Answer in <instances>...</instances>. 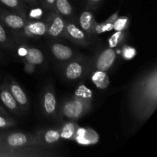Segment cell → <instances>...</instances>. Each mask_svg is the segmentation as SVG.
Returning a JSON list of instances; mask_svg holds the SVG:
<instances>
[{"label":"cell","instance_id":"1","mask_svg":"<svg viewBox=\"0 0 157 157\" xmlns=\"http://www.w3.org/2000/svg\"><path fill=\"white\" fill-rule=\"evenodd\" d=\"M116 58V53L112 48H108L103 52L97 61V68L100 71H106L112 65Z\"/></svg>","mask_w":157,"mask_h":157},{"label":"cell","instance_id":"2","mask_svg":"<svg viewBox=\"0 0 157 157\" xmlns=\"http://www.w3.org/2000/svg\"><path fill=\"white\" fill-rule=\"evenodd\" d=\"M84 110L82 103L78 101H72L66 103L64 106V114L71 119H75L81 115Z\"/></svg>","mask_w":157,"mask_h":157},{"label":"cell","instance_id":"3","mask_svg":"<svg viewBox=\"0 0 157 157\" xmlns=\"http://www.w3.org/2000/svg\"><path fill=\"white\" fill-rule=\"evenodd\" d=\"M52 52L58 59L66 61L71 58L73 52L67 46L61 44H55L52 46Z\"/></svg>","mask_w":157,"mask_h":157},{"label":"cell","instance_id":"4","mask_svg":"<svg viewBox=\"0 0 157 157\" xmlns=\"http://www.w3.org/2000/svg\"><path fill=\"white\" fill-rule=\"evenodd\" d=\"M25 59L32 64H40L44 61L42 52L37 48H29L26 51Z\"/></svg>","mask_w":157,"mask_h":157},{"label":"cell","instance_id":"5","mask_svg":"<svg viewBox=\"0 0 157 157\" xmlns=\"http://www.w3.org/2000/svg\"><path fill=\"white\" fill-rule=\"evenodd\" d=\"M83 71L82 66L76 62L71 63L66 69V76L68 79H77L81 75Z\"/></svg>","mask_w":157,"mask_h":157},{"label":"cell","instance_id":"6","mask_svg":"<svg viewBox=\"0 0 157 157\" xmlns=\"http://www.w3.org/2000/svg\"><path fill=\"white\" fill-rule=\"evenodd\" d=\"M4 21L9 27L12 29H20L25 25V21L22 18H21L19 15L12 14L6 15L4 18Z\"/></svg>","mask_w":157,"mask_h":157},{"label":"cell","instance_id":"7","mask_svg":"<svg viewBox=\"0 0 157 157\" xmlns=\"http://www.w3.org/2000/svg\"><path fill=\"white\" fill-rule=\"evenodd\" d=\"M0 98L3 104L9 109L14 110L17 107L16 101L11 92L7 90H2L0 92Z\"/></svg>","mask_w":157,"mask_h":157},{"label":"cell","instance_id":"8","mask_svg":"<svg viewBox=\"0 0 157 157\" xmlns=\"http://www.w3.org/2000/svg\"><path fill=\"white\" fill-rule=\"evenodd\" d=\"M7 141L12 147H21L27 143V137L21 133H15L9 135Z\"/></svg>","mask_w":157,"mask_h":157},{"label":"cell","instance_id":"9","mask_svg":"<svg viewBox=\"0 0 157 157\" xmlns=\"http://www.w3.org/2000/svg\"><path fill=\"white\" fill-rule=\"evenodd\" d=\"M44 110L47 113H52L56 108V100L55 95L52 92H47L44 98Z\"/></svg>","mask_w":157,"mask_h":157},{"label":"cell","instance_id":"10","mask_svg":"<svg viewBox=\"0 0 157 157\" xmlns=\"http://www.w3.org/2000/svg\"><path fill=\"white\" fill-rule=\"evenodd\" d=\"M11 93L13 95L15 98V101L18 103V104L24 105L27 103V97H26L25 94L22 90V89L17 84H12L11 86Z\"/></svg>","mask_w":157,"mask_h":157},{"label":"cell","instance_id":"11","mask_svg":"<svg viewBox=\"0 0 157 157\" xmlns=\"http://www.w3.org/2000/svg\"><path fill=\"white\" fill-rule=\"evenodd\" d=\"M64 24L63 20L60 17H56L49 29V34L53 37L58 36L64 30Z\"/></svg>","mask_w":157,"mask_h":157},{"label":"cell","instance_id":"12","mask_svg":"<svg viewBox=\"0 0 157 157\" xmlns=\"http://www.w3.org/2000/svg\"><path fill=\"white\" fill-rule=\"evenodd\" d=\"M29 32L36 35H43L46 32V25L42 21L31 23L28 28Z\"/></svg>","mask_w":157,"mask_h":157},{"label":"cell","instance_id":"13","mask_svg":"<svg viewBox=\"0 0 157 157\" xmlns=\"http://www.w3.org/2000/svg\"><path fill=\"white\" fill-rule=\"evenodd\" d=\"M93 15L90 12H84L80 17V24L84 31H90L92 25Z\"/></svg>","mask_w":157,"mask_h":157},{"label":"cell","instance_id":"14","mask_svg":"<svg viewBox=\"0 0 157 157\" xmlns=\"http://www.w3.org/2000/svg\"><path fill=\"white\" fill-rule=\"evenodd\" d=\"M55 5L58 11L64 15H68L71 13L72 7L67 0H55Z\"/></svg>","mask_w":157,"mask_h":157},{"label":"cell","instance_id":"15","mask_svg":"<svg viewBox=\"0 0 157 157\" xmlns=\"http://www.w3.org/2000/svg\"><path fill=\"white\" fill-rule=\"evenodd\" d=\"M67 31L69 35L75 39L81 40L85 38L84 32L78 29L77 26H75L74 24H68L67 26Z\"/></svg>","mask_w":157,"mask_h":157},{"label":"cell","instance_id":"16","mask_svg":"<svg viewBox=\"0 0 157 157\" xmlns=\"http://www.w3.org/2000/svg\"><path fill=\"white\" fill-rule=\"evenodd\" d=\"M60 137H61V135H60V133L58 131H55V130H49V131H48L45 133L44 140L48 144H53V143L58 141L60 139Z\"/></svg>","mask_w":157,"mask_h":157},{"label":"cell","instance_id":"17","mask_svg":"<svg viewBox=\"0 0 157 157\" xmlns=\"http://www.w3.org/2000/svg\"><path fill=\"white\" fill-rule=\"evenodd\" d=\"M75 127L73 124H67L64 127L62 130V133H61V136L64 139H69L72 136V135L75 133Z\"/></svg>","mask_w":157,"mask_h":157},{"label":"cell","instance_id":"18","mask_svg":"<svg viewBox=\"0 0 157 157\" xmlns=\"http://www.w3.org/2000/svg\"><path fill=\"white\" fill-rule=\"evenodd\" d=\"M136 55V51L134 48H126L124 51V55L125 57V58L127 59H131L134 57V55Z\"/></svg>","mask_w":157,"mask_h":157},{"label":"cell","instance_id":"19","mask_svg":"<svg viewBox=\"0 0 157 157\" xmlns=\"http://www.w3.org/2000/svg\"><path fill=\"white\" fill-rule=\"evenodd\" d=\"M121 35V31H119V32L115 33L114 35L110 38V40H109V44H110V47H115V46L117 44L118 39H119Z\"/></svg>","mask_w":157,"mask_h":157},{"label":"cell","instance_id":"20","mask_svg":"<svg viewBox=\"0 0 157 157\" xmlns=\"http://www.w3.org/2000/svg\"><path fill=\"white\" fill-rule=\"evenodd\" d=\"M126 22H127L126 19H118L117 21H116L115 24L113 25V28L117 31L122 30L125 27Z\"/></svg>","mask_w":157,"mask_h":157},{"label":"cell","instance_id":"21","mask_svg":"<svg viewBox=\"0 0 157 157\" xmlns=\"http://www.w3.org/2000/svg\"><path fill=\"white\" fill-rule=\"evenodd\" d=\"M0 2L9 8H15L18 5V0H0Z\"/></svg>","mask_w":157,"mask_h":157},{"label":"cell","instance_id":"22","mask_svg":"<svg viewBox=\"0 0 157 157\" xmlns=\"http://www.w3.org/2000/svg\"><path fill=\"white\" fill-rule=\"evenodd\" d=\"M6 38H7V35H6V31L2 25L0 24V42H5L6 41Z\"/></svg>","mask_w":157,"mask_h":157},{"label":"cell","instance_id":"23","mask_svg":"<svg viewBox=\"0 0 157 157\" xmlns=\"http://www.w3.org/2000/svg\"><path fill=\"white\" fill-rule=\"evenodd\" d=\"M40 15H41V9H35V10H32V12H31V16L32 17L39 16Z\"/></svg>","mask_w":157,"mask_h":157},{"label":"cell","instance_id":"24","mask_svg":"<svg viewBox=\"0 0 157 157\" xmlns=\"http://www.w3.org/2000/svg\"><path fill=\"white\" fill-rule=\"evenodd\" d=\"M6 125H7V121H6V120L4 117L0 116V128L5 127Z\"/></svg>","mask_w":157,"mask_h":157},{"label":"cell","instance_id":"25","mask_svg":"<svg viewBox=\"0 0 157 157\" xmlns=\"http://www.w3.org/2000/svg\"><path fill=\"white\" fill-rule=\"evenodd\" d=\"M45 1L50 5H54L55 3V0H45Z\"/></svg>","mask_w":157,"mask_h":157},{"label":"cell","instance_id":"26","mask_svg":"<svg viewBox=\"0 0 157 157\" xmlns=\"http://www.w3.org/2000/svg\"><path fill=\"white\" fill-rule=\"evenodd\" d=\"M91 2H98V1H100V0H90Z\"/></svg>","mask_w":157,"mask_h":157}]
</instances>
